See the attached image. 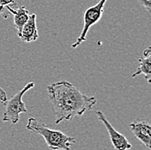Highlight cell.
<instances>
[{
	"label": "cell",
	"instance_id": "10",
	"mask_svg": "<svg viewBox=\"0 0 151 150\" xmlns=\"http://www.w3.org/2000/svg\"><path fill=\"white\" fill-rule=\"evenodd\" d=\"M0 4L4 6H16L17 5V2L15 0H0Z\"/></svg>",
	"mask_w": 151,
	"mask_h": 150
},
{
	"label": "cell",
	"instance_id": "5",
	"mask_svg": "<svg viewBox=\"0 0 151 150\" xmlns=\"http://www.w3.org/2000/svg\"><path fill=\"white\" fill-rule=\"evenodd\" d=\"M97 118L102 122L104 126L106 127V130L108 132V135L110 136V139L112 141L113 148L115 150H129L132 148V145L127 140V138L122 135L121 133L117 131L110 122L106 119L104 113L101 111H97L95 112Z\"/></svg>",
	"mask_w": 151,
	"mask_h": 150
},
{
	"label": "cell",
	"instance_id": "6",
	"mask_svg": "<svg viewBox=\"0 0 151 150\" xmlns=\"http://www.w3.org/2000/svg\"><path fill=\"white\" fill-rule=\"evenodd\" d=\"M130 130L137 139L147 149H151V127L148 121H135L130 125Z\"/></svg>",
	"mask_w": 151,
	"mask_h": 150
},
{
	"label": "cell",
	"instance_id": "8",
	"mask_svg": "<svg viewBox=\"0 0 151 150\" xmlns=\"http://www.w3.org/2000/svg\"><path fill=\"white\" fill-rule=\"evenodd\" d=\"M139 66L136 72L132 75V78L137 77V75L143 74L148 83H150L151 79V47H146L142 52V56L138 60Z\"/></svg>",
	"mask_w": 151,
	"mask_h": 150
},
{
	"label": "cell",
	"instance_id": "12",
	"mask_svg": "<svg viewBox=\"0 0 151 150\" xmlns=\"http://www.w3.org/2000/svg\"><path fill=\"white\" fill-rule=\"evenodd\" d=\"M7 99H8L7 98V94L4 92V90L2 89L1 86H0V101L3 103H5L6 101H7Z\"/></svg>",
	"mask_w": 151,
	"mask_h": 150
},
{
	"label": "cell",
	"instance_id": "9",
	"mask_svg": "<svg viewBox=\"0 0 151 150\" xmlns=\"http://www.w3.org/2000/svg\"><path fill=\"white\" fill-rule=\"evenodd\" d=\"M6 8L11 14H13L14 26L17 30V35H20L24 24L29 18V11L25 6H19L17 9H14L11 6H6Z\"/></svg>",
	"mask_w": 151,
	"mask_h": 150
},
{
	"label": "cell",
	"instance_id": "3",
	"mask_svg": "<svg viewBox=\"0 0 151 150\" xmlns=\"http://www.w3.org/2000/svg\"><path fill=\"white\" fill-rule=\"evenodd\" d=\"M35 82H29L20 92L12 96L9 99H7L6 103H4L5 109L2 119L4 122H9L15 124L19 121L21 113L28 111L26 104L22 101V97L28 91L35 87Z\"/></svg>",
	"mask_w": 151,
	"mask_h": 150
},
{
	"label": "cell",
	"instance_id": "4",
	"mask_svg": "<svg viewBox=\"0 0 151 150\" xmlns=\"http://www.w3.org/2000/svg\"><path fill=\"white\" fill-rule=\"evenodd\" d=\"M107 0H100L94 6H91L86 9L83 15V28L79 35V36L76 40V42L72 44L71 47L76 48L83 42L86 41L87 34L92 26L95 25L102 17L104 12V7Z\"/></svg>",
	"mask_w": 151,
	"mask_h": 150
},
{
	"label": "cell",
	"instance_id": "2",
	"mask_svg": "<svg viewBox=\"0 0 151 150\" xmlns=\"http://www.w3.org/2000/svg\"><path fill=\"white\" fill-rule=\"evenodd\" d=\"M26 129L41 135L46 141L48 149L52 150H70L76 143V139L59 130H51L47 125L38 122L37 119L30 117Z\"/></svg>",
	"mask_w": 151,
	"mask_h": 150
},
{
	"label": "cell",
	"instance_id": "11",
	"mask_svg": "<svg viewBox=\"0 0 151 150\" xmlns=\"http://www.w3.org/2000/svg\"><path fill=\"white\" fill-rule=\"evenodd\" d=\"M140 4L142 5L147 9L149 12H150L151 10V0H139Z\"/></svg>",
	"mask_w": 151,
	"mask_h": 150
},
{
	"label": "cell",
	"instance_id": "7",
	"mask_svg": "<svg viewBox=\"0 0 151 150\" xmlns=\"http://www.w3.org/2000/svg\"><path fill=\"white\" fill-rule=\"evenodd\" d=\"M20 39L27 43L35 42L39 37L38 35L37 23H36V15L32 14L29 16V18L27 23L24 24L20 35L18 36Z\"/></svg>",
	"mask_w": 151,
	"mask_h": 150
},
{
	"label": "cell",
	"instance_id": "1",
	"mask_svg": "<svg viewBox=\"0 0 151 150\" xmlns=\"http://www.w3.org/2000/svg\"><path fill=\"white\" fill-rule=\"evenodd\" d=\"M47 91L56 124L70 121L76 117H82L97 103L96 98L85 95L66 80L47 85Z\"/></svg>",
	"mask_w": 151,
	"mask_h": 150
},
{
	"label": "cell",
	"instance_id": "13",
	"mask_svg": "<svg viewBox=\"0 0 151 150\" xmlns=\"http://www.w3.org/2000/svg\"><path fill=\"white\" fill-rule=\"evenodd\" d=\"M6 6H4V5H3V4H0V16H2L4 18H8V13L6 12Z\"/></svg>",
	"mask_w": 151,
	"mask_h": 150
}]
</instances>
